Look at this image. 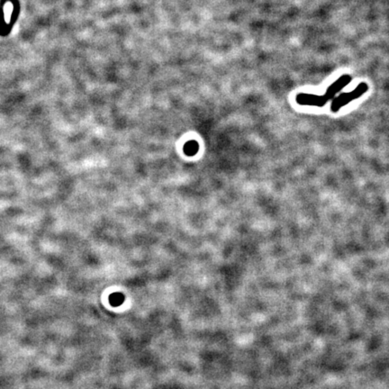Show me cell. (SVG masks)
Instances as JSON below:
<instances>
[{
	"label": "cell",
	"mask_w": 389,
	"mask_h": 389,
	"mask_svg": "<svg viewBox=\"0 0 389 389\" xmlns=\"http://www.w3.org/2000/svg\"><path fill=\"white\" fill-rule=\"evenodd\" d=\"M198 149H199V145L195 141H190L184 146V153L188 156H193L198 152Z\"/></svg>",
	"instance_id": "obj_4"
},
{
	"label": "cell",
	"mask_w": 389,
	"mask_h": 389,
	"mask_svg": "<svg viewBox=\"0 0 389 389\" xmlns=\"http://www.w3.org/2000/svg\"><path fill=\"white\" fill-rule=\"evenodd\" d=\"M123 302H124V296L120 293L113 294L110 297V303L113 306H120Z\"/></svg>",
	"instance_id": "obj_5"
},
{
	"label": "cell",
	"mask_w": 389,
	"mask_h": 389,
	"mask_svg": "<svg viewBox=\"0 0 389 389\" xmlns=\"http://www.w3.org/2000/svg\"><path fill=\"white\" fill-rule=\"evenodd\" d=\"M351 81H352V77L350 75H343L341 78H339L336 81H334V83L330 86L329 88H327L324 96L328 100L334 99L336 94L340 92L343 88H345Z\"/></svg>",
	"instance_id": "obj_3"
},
{
	"label": "cell",
	"mask_w": 389,
	"mask_h": 389,
	"mask_svg": "<svg viewBox=\"0 0 389 389\" xmlns=\"http://www.w3.org/2000/svg\"><path fill=\"white\" fill-rule=\"evenodd\" d=\"M369 86L365 82H362L357 86L355 89H353L351 92L342 93L340 94L338 97H334L333 99V102L331 105V111L334 113L341 110L342 107L348 105L349 103L352 102L357 98L362 97L365 93L368 91Z\"/></svg>",
	"instance_id": "obj_1"
},
{
	"label": "cell",
	"mask_w": 389,
	"mask_h": 389,
	"mask_svg": "<svg viewBox=\"0 0 389 389\" xmlns=\"http://www.w3.org/2000/svg\"><path fill=\"white\" fill-rule=\"evenodd\" d=\"M298 105L311 106V107H323L329 101L324 95H315L308 93H300L296 97Z\"/></svg>",
	"instance_id": "obj_2"
}]
</instances>
